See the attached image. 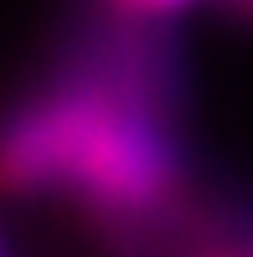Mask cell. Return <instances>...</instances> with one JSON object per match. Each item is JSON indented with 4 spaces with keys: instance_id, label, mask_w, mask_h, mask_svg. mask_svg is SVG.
<instances>
[{
    "instance_id": "obj_1",
    "label": "cell",
    "mask_w": 253,
    "mask_h": 257,
    "mask_svg": "<svg viewBox=\"0 0 253 257\" xmlns=\"http://www.w3.org/2000/svg\"><path fill=\"white\" fill-rule=\"evenodd\" d=\"M0 184H69L106 207H152L175 184V147L147 110L74 92L23 110L0 134Z\"/></svg>"
},
{
    "instance_id": "obj_2",
    "label": "cell",
    "mask_w": 253,
    "mask_h": 257,
    "mask_svg": "<svg viewBox=\"0 0 253 257\" xmlns=\"http://www.w3.org/2000/svg\"><path fill=\"white\" fill-rule=\"evenodd\" d=\"M134 10H152V14H166V10H184V5H194V0H129Z\"/></svg>"
},
{
    "instance_id": "obj_3",
    "label": "cell",
    "mask_w": 253,
    "mask_h": 257,
    "mask_svg": "<svg viewBox=\"0 0 253 257\" xmlns=\"http://www.w3.org/2000/svg\"><path fill=\"white\" fill-rule=\"evenodd\" d=\"M124 5H129V0H124Z\"/></svg>"
},
{
    "instance_id": "obj_4",
    "label": "cell",
    "mask_w": 253,
    "mask_h": 257,
    "mask_svg": "<svg viewBox=\"0 0 253 257\" xmlns=\"http://www.w3.org/2000/svg\"><path fill=\"white\" fill-rule=\"evenodd\" d=\"M0 257H5V252H0Z\"/></svg>"
}]
</instances>
